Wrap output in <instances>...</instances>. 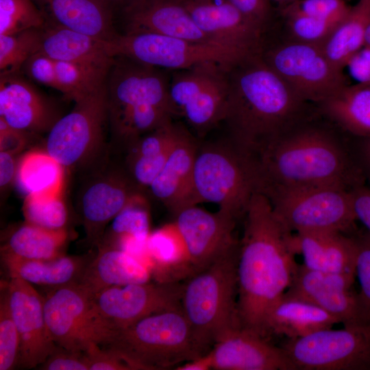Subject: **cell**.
Wrapping results in <instances>:
<instances>
[{"mask_svg":"<svg viewBox=\"0 0 370 370\" xmlns=\"http://www.w3.org/2000/svg\"><path fill=\"white\" fill-rule=\"evenodd\" d=\"M108 4H109L114 12H117L123 5H125L130 0H103Z\"/></svg>","mask_w":370,"mask_h":370,"instance_id":"obj_56","label":"cell"},{"mask_svg":"<svg viewBox=\"0 0 370 370\" xmlns=\"http://www.w3.org/2000/svg\"><path fill=\"white\" fill-rule=\"evenodd\" d=\"M260 55L307 103L319 104L347 85L342 69L330 61L321 45L293 40L261 47Z\"/></svg>","mask_w":370,"mask_h":370,"instance_id":"obj_12","label":"cell"},{"mask_svg":"<svg viewBox=\"0 0 370 370\" xmlns=\"http://www.w3.org/2000/svg\"><path fill=\"white\" fill-rule=\"evenodd\" d=\"M244 217L236 267L238 321L241 328L268 338V313L291 286L299 266L295 237L261 193L253 195Z\"/></svg>","mask_w":370,"mask_h":370,"instance_id":"obj_1","label":"cell"},{"mask_svg":"<svg viewBox=\"0 0 370 370\" xmlns=\"http://www.w3.org/2000/svg\"><path fill=\"white\" fill-rule=\"evenodd\" d=\"M53 61L57 90L75 102L103 85L110 70L79 63Z\"/></svg>","mask_w":370,"mask_h":370,"instance_id":"obj_37","label":"cell"},{"mask_svg":"<svg viewBox=\"0 0 370 370\" xmlns=\"http://www.w3.org/2000/svg\"><path fill=\"white\" fill-rule=\"evenodd\" d=\"M262 194L277 219L293 233L337 231L354 235L359 231L350 189L323 186Z\"/></svg>","mask_w":370,"mask_h":370,"instance_id":"obj_8","label":"cell"},{"mask_svg":"<svg viewBox=\"0 0 370 370\" xmlns=\"http://www.w3.org/2000/svg\"><path fill=\"white\" fill-rule=\"evenodd\" d=\"M232 65L209 61L170 72L169 93L176 116L184 120L195 136L204 137L221 125Z\"/></svg>","mask_w":370,"mask_h":370,"instance_id":"obj_9","label":"cell"},{"mask_svg":"<svg viewBox=\"0 0 370 370\" xmlns=\"http://www.w3.org/2000/svg\"><path fill=\"white\" fill-rule=\"evenodd\" d=\"M41 28L0 35V75L19 73L27 60L38 51Z\"/></svg>","mask_w":370,"mask_h":370,"instance_id":"obj_39","label":"cell"},{"mask_svg":"<svg viewBox=\"0 0 370 370\" xmlns=\"http://www.w3.org/2000/svg\"><path fill=\"white\" fill-rule=\"evenodd\" d=\"M338 323L336 318L314 304L284 294L269 310L265 328L268 337L276 334L294 339Z\"/></svg>","mask_w":370,"mask_h":370,"instance_id":"obj_31","label":"cell"},{"mask_svg":"<svg viewBox=\"0 0 370 370\" xmlns=\"http://www.w3.org/2000/svg\"><path fill=\"white\" fill-rule=\"evenodd\" d=\"M44 312L52 340L67 350L84 353L93 345L107 346L119 331L77 283L53 288L45 297Z\"/></svg>","mask_w":370,"mask_h":370,"instance_id":"obj_10","label":"cell"},{"mask_svg":"<svg viewBox=\"0 0 370 370\" xmlns=\"http://www.w3.org/2000/svg\"><path fill=\"white\" fill-rule=\"evenodd\" d=\"M15 173V164L13 154L0 151V185L4 188L12 180Z\"/></svg>","mask_w":370,"mask_h":370,"instance_id":"obj_54","label":"cell"},{"mask_svg":"<svg viewBox=\"0 0 370 370\" xmlns=\"http://www.w3.org/2000/svg\"><path fill=\"white\" fill-rule=\"evenodd\" d=\"M0 118L27 133L50 130L58 119L49 99L19 73L0 75Z\"/></svg>","mask_w":370,"mask_h":370,"instance_id":"obj_23","label":"cell"},{"mask_svg":"<svg viewBox=\"0 0 370 370\" xmlns=\"http://www.w3.org/2000/svg\"><path fill=\"white\" fill-rule=\"evenodd\" d=\"M345 67L358 84L370 85V47H362L350 58Z\"/></svg>","mask_w":370,"mask_h":370,"instance_id":"obj_51","label":"cell"},{"mask_svg":"<svg viewBox=\"0 0 370 370\" xmlns=\"http://www.w3.org/2000/svg\"><path fill=\"white\" fill-rule=\"evenodd\" d=\"M198 28L214 42L260 52L266 30L229 0H179Z\"/></svg>","mask_w":370,"mask_h":370,"instance_id":"obj_19","label":"cell"},{"mask_svg":"<svg viewBox=\"0 0 370 370\" xmlns=\"http://www.w3.org/2000/svg\"><path fill=\"white\" fill-rule=\"evenodd\" d=\"M354 235L337 231L295 233L297 252L303 257L302 264L311 270L355 275Z\"/></svg>","mask_w":370,"mask_h":370,"instance_id":"obj_27","label":"cell"},{"mask_svg":"<svg viewBox=\"0 0 370 370\" xmlns=\"http://www.w3.org/2000/svg\"><path fill=\"white\" fill-rule=\"evenodd\" d=\"M281 347L293 370H370V324L322 330Z\"/></svg>","mask_w":370,"mask_h":370,"instance_id":"obj_13","label":"cell"},{"mask_svg":"<svg viewBox=\"0 0 370 370\" xmlns=\"http://www.w3.org/2000/svg\"><path fill=\"white\" fill-rule=\"evenodd\" d=\"M23 69L29 79L57 90L55 64L52 59L36 53L27 60Z\"/></svg>","mask_w":370,"mask_h":370,"instance_id":"obj_47","label":"cell"},{"mask_svg":"<svg viewBox=\"0 0 370 370\" xmlns=\"http://www.w3.org/2000/svg\"><path fill=\"white\" fill-rule=\"evenodd\" d=\"M68 237L65 227L52 230L25 222L10 234L1 254L23 259H53L64 255Z\"/></svg>","mask_w":370,"mask_h":370,"instance_id":"obj_35","label":"cell"},{"mask_svg":"<svg viewBox=\"0 0 370 370\" xmlns=\"http://www.w3.org/2000/svg\"><path fill=\"white\" fill-rule=\"evenodd\" d=\"M89 370H134L117 352L99 345H93L84 352Z\"/></svg>","mask_w":370,"mask_h":370,"instance_id":"obj_46","label":"cell"},{"mask_svg":"<svg viewBox=\"0 0 370 370\" xmlns=\"http://www.w3.org/2000/svg\"><path fill=\"white\" fill-rule=\"evenodd\" d=\"M356 257L355 277L359 284V295L370 323V234L358 231L355 235Z\"/></svg>","mask_w":370,"mask_h":370,"instance_id":"obj_45","label":"cell"},{"mask_svg":"<svg viewBox=\"0 0 370 370\" xmlns=\"http://www.w3.org/2000/svg\"><path fill=\"white\" fill-rule=\"evenodd\" d=\"M260 191L364 184L354 149L330 129L306 120L278 136L254 157Z\"/></svg>","mask_w":370,"mask_h":370,"instance_id":"obj_3","label":"cell"},{"mask_svg":"<svg viewBox=\"0 0 370 370\" xmlns=\"http://www.w3.org/2000/svg\"><path fill=\"white\" fill-rule=\"evenodd\" d=\"M284 16L293 40L321 46L338 24L300 14Z\"/></svg>","mask_w":370,"mask_h":370,"instance_id":"obj_43","label":"cell"},{"mask_svg":"<svg viewBox=\"0 0 370 370\" xmlns=\"http://www.w3.org/2000/svg\"><path fill=\"white\" fill-rule=\"evenodd\" d=\"M225 136L255 157L270 142L306 119L307 102L263 60L260 52L229 69Z\"/></svg>","mask_w":370,"mask_h":370,"instance_id":"obj_2","label":"cell"},{"mask_svg":"<svg viewBox=\"0 0 370 370\" xmlns=\"http://www.w3.org/2000/svg\"><path fill=\"white\" fill-rule=\"evenodd\" d=\"M186 127L174 119L144 134L128 146L131 180L149 188L158 175Z\"/></svg>","mask_w":370,"mask_h":370,"instance_id":"obj_28","label":"cell"},{"mask_svg":"<svg viewBox=\"0 0 370 370\" xmlns=\"http://www.w3.org/2000/svg\"><path fill=\"white\" fill-rule=\"evenodd\" d=\"M10 310L19 336L18 366H40L57 349L45 321L44 299L32 284L12 276L7 282Z\"/></svg>","mask_w":370,"mask_h":370,"instance_id":"obj_18","label":"cell"},{"mask_svg":"<svg viewBox=\"0 0 370 370\" xmlns=\"http://www.w3.org/2000/svg\"><path fill=\"white\" fill-rule=\"evenodd\" d=\"M46 18L33 0H0V35L41 28Z\"/></svg>","mask_w":370,"mask_h":370,"instance_id":"obj_41","label":"cell"},{"mask_svg":"<svg viewBox=\"0 0 370 370\" xmlns=\"http://www.w3.org/2000/svg\"><path fill=\"white\" fill-rule=\"evenodd\" d=\"M266 31L271 17L270 0H229Z\"/></svg>","mask_w":370,"mask_h":370,"instance_id":"obj_49","label":"cell"},{"mask_svg":"<svg viewBox=\"0 0 370 370\" xmlns=\"http://www.w3.org/2000/svg\"><path fill=\"white\" fill-rule=\"evenodd\" d=\"M146 249L148 267L156 282H181L195 274L185 241L175 221L150 232Z\"/></svg>","mask_w":370,"mask_h":370,"instance_id":"obj_30","label":"cell"},{"mask_svg":"<svg viewBox=\"0 0 370 370\" xmlns=\"http://www.w3.org/2000/svg\"><path fill=\"white\" fill-rule=\"evenodd\" d=\"M351 195L356 220L370 234V186L364 184L355 186Z\"/></svg>","mask_w":370,"mask_h":370,"instance_id":"obj_50","label":"cell"},{"mask_svg":"<svg viewBox=\"0 0 370 370\" xmlns=\"http://www.w3.org/2000/svg\"><path fill=\"white\" fill-rule=\"evenodd\" d=\"M46 22L105 40L116 36L114 10L103 0H33Z\"/></svg>","mask_w":370,"mask_h":370,"instance_id":"obj_25","label":"cell"},{"mask_svg":"<svg viewBox=\"0 0 370 370\" xmlns=\"http://www.w3.org/2000/svg\"><path fill=\"white\" fill-rule=\"evenodd\" d=\"M365 46L370 47V21L367 28Z\"/></svg>","mask_w":370,"mask_h":370,"instance_id":"obj_57","label":"cell"},{"mask_svg":"<svg viewBox=\"0 0 370 370\" xmlns=\"http://www.w3.org/2000/svg\"><path fill=\"white\" fill-rule=\"evenodd\" d=\"M39 367L43 370H89L84 353L67 350L60 346Z\"/></svg>","mask_w":370,"mask_h":370,"instance_id":"obj_48","label":"cell"},{"mask_svg":"<svg viewBox=\"0 0 370 370\" xmlns=\"http://www.w3.org/2000/svg\"><path fill=\"white\" fill-rule=\"evenodd\" d=\"M112 57L124 56L143 64L173 71L209 61L234 64L256 53L215 42H199L155 34L119 33L105 40Z\"/></svg>","mask_w":370,"mask_h":370,"instance_id":"obj_11","label":"cell"},{"mask_svg":"<svg viewBox=\"0 0 370 370\" xmlns=\"http://www.w3.org/2000/svg\"><path fill=\"white\" fill-rule=\"evenodd\" d=\"M194 186L199 204H215L236 219L244 217L253 195L260 190L256 160L225 136L199 142Z\"/></svg>","mask_w":370,"mask_h":370,"instance_id":"obj_6","label":"cell"},{"mask_svg":"<svg viewBox=\"0 0 370 370\" xmlns=\"http://www.w3.org/2000/svg\"><path fill=\"white\" fill-rule=\"evenodd\" d=\"M19 336L10 307L7 282L1 285L0 297V370L18 366Z\"/></svg>","mask_w":370,"mask_h":370,"instance_id":"obj_42","label":"cell"},{"mask_svg":"<svg viewBox=\"0 0 370 370\" xmlns=\"http://www.w3.org/2000/svg\"><path fill=\"white\" fill-rule=\"evenodd\" d=\"M272 1L282 5V6L283 5L285 6L297 0H272Z\"/></svg>","mask_w":370,"mask_h":370,"instance_id":"obj_58","label":"cell"},{"mask_svg":"<svg viewBox=\"0 0 370 370\" xmlns=\"http://www.w3.org/2000/svg\"><path fill=\"white\" fill-rule=\"evenodd\" d=\"M1 254L10 277L53 288L77 283L91 259L64 255L50 260H31Z\"/></svg>","mask_w":370,"mask_h":370,"instance_id":"obj_32","label":"cell"},{"mask_svg":"<svg viewBox=\"0 0 370 370\" xmlns=\"http://www.w3.org/2000/svg\"><path fill=\"white\" fill-rule=\"evenodd\" d=\"M20 187L27 194L62 193L64 167L47 151L27 152L16 168Z\"/></svg>","mask_w":370,"mask_h":370,"instance_id":"obj_36","label":"cell"},{"mask_svg":"<svg viewBox=\"0 0 370 370\" xmlns=\"http://www.w3.org/2000/svg\"><path fill=\"white\" fill-rule=\"evenodd\" d=\"M239 245L183 283L181 308L205 353L227 332L241 327L237 311Z\"/></svg>","mask_w":370,"mask_h":370,"instance_id":"obj_5","label":"cell"},{"mask_svg":"<svg viewBox=\"0 0 370 370\" xmlns=\"http://www.w3.org/2000/svg\"><path fill=\"white\" fill-rule=\"evenodd\" d=\"M350 8L346 0H297L284 6L282 14H300L338 23Z\"/></svg>","mask_w":370,"mask_h":370,"instance_id":"obj_44","label":"cell"},{"mask_svg":"<svg viewBox=\"0 0 370 370\" xmlns=\"http://www.w3.org/2000/svg\"><path fill=\"white\" fill-rule=\"evenodd\" d=\"M176 370H209L212 369V358L210 351L195 359L177 366Z\"/></svg>","mask_w":370,"mask_h":370,"instance_id":"obj_55","label":"cell"},{"mask_svg":"<svg viewBox=\"0 0 370 370\" xmlns=\"http://www.w3.org/2000/svg\"><path fill=\"white\" fill-rule=\"evenodd\" d=\"M108 121L106 82L75 102L49 130L46 151L64 168L87 160L100 145Z\"/></svg>","mask_w":370,"mask_h":370,"instance_id":"obj_14","label":"cell"},{"mask_svg":"<svg viewBox=\"0 0 370 370\" xmlns=\"http://www.w3.org/2000/svg\"><path fill=\"white\" fill-rule=\"evenodd\" d=\"M22 210L25 222L48 229L64 228L68 219L62 193L27 194Z\"/></svg>","mask_w":370,"mask_h":370,"instance_id":"obj_38","label":"cell"},{"mask_svg":"<svg viewBox=\"0 0 370 370\" xmlns=\"http://www.w3.org/2000/svg\"><path fill=\"white\" fill-rule=\"evenodd\" d=\"M118 11L123 29L120 34H155L215 42L198 28L179 0H130Z\"/></svg>","mask_w":370,"mask_h":370,"instance_id":"obj_20","label":"cell"},{"mask_svg":"<svg viewBox=\"0 0 370 370\" xmlns=\"http://www.w3.org/2000/svg\"><path fill=\"white\" fill-rule=\"evenodd\" d=\"M236 221L220 210L210 212L197 205L175 215L174 221L185 241L195 274L239 245L234 235Z\"/></svg>","mask_w":370,"mask_h":370,"instance_id":"obj_17","label":"cell"},{"mask_svg":"<svg viewBox=\"0 0 370 370\" xmlns=\"http://www.w3.org/2000/svg\"><path fill=\"white\" fill-rule=\"evenodd\" d=\"M170 72L114 56L106 81L108 122L127 147L176 116L169 93Z\"/></svg>","mask_w":370,"mask_h":370,"instance_id":"obj_4","label":"cell"},{"mask_svg":"<svg viewBox=\"0 0 370 370\" xmlns=\"http://www.w3.org/2000/svg\"><path fill=\"white\" fill-rule=\"evenodd\" d=\"M135 185L132 180L116 175L97 180L86 188L80 208L90 245L100 244L106 225L139 192Z\"/></svg>","mask_w":370,"mask_h":370,"instance_id":"obj_24","label":"cell"},{"mask_svg":"<svg viewBox=\"0 0 370 370\" xmlns=\"http://www.w3.org/2000/svg\"><path fill=\"white\" fill-rule=\"evenodd\" d=\"M355 280L354 275L311 270L301 264L284 294L314 304L343 326L370 324Z\"/></svg>","mask_w":370,"mask_h":370,"instance_id":"obj_15","label":"cell"},{"mask_svg":"<svg viewBox=\"0 0 370 370\" xmlns=\"http://www.w3.org/2000/svg\"><path fill=\"white\" fill-rule=\"evenodd\" d=\"M37 53L56 61L79 63L108 70L114 58L107 52L105 40L48 22L41 28Z\"/></svg>","mask_w":370,"mask_h":370,"instance_id":"obj_29","label":"cell"},{"mask_svg":"<svg viewBox=\"0 0 370 370\" xmlns=\"http://www.w3.org/2000/svg\"><path fill=\"white\" fill-rule=\"evenodd\" d=\"M145 198L137 193L112 219L110 231L114 239L131 237L146 242L150 234V214Z\"/></svg>","mask_w":370,"mask_h":370,"instance_id":"obj_40","label":"cell"},{"mask_svg":"<svg viewBox=\"0 0 370 370\" xmlns=\"http://www.w3.org/2000/svg\"><path fill=\"white\" fill-rule=\"evenodd\" d=\"M354 152L365 179L370 184V136L360 138Z\"/></svg>","mask_w":370,"mask_h":370,"instance_id":"obj_53","label":"cell"},{"mask_svg":"<svg viewBox=\"0 0 370 370\" xmlns=\"http://www.w3.org/2000/svg\"><path fill=\"white\" fill-rule=\"evenodd\" d=\"M108 347L134 370L169 369L205 353L182 308L147 316L119 331Z\"/></svg>","mask_w":370,"mask_h":370,"instance_id":"obj_7","label":"cell"},{"mask_svg":"<svg viewBox=\"0 0 370 370\" xmlns=\"http://www.w3.org/2000/svg\"><path fill=\"white\" fill-rule=\"evenodd\" d=\"M27 134L10 127L0 118V151H8L14 155L25 145Z\"/></svg>","mask_w":370,"mask_h":370,"instance_id":"obj_52","label":"cell"},{"mask_svg":"<svg viewBox=\"0 0 370 370\" xmlns=\"http://www.w3.org/2000/svg\"><path fill=\"white\" fill-rule=\"evenodd\" d=\"M199 141L186 127L164 166L149 188L174 216L199 204L194 186V167Z\"/></svg>","mask_w":370,"mask_h":370,"instance_id":"obj_22","label":"cell"},{"mask_svg":"<svg viewBox=\"0 0 370 370\" xmlns=\"http://www.w3.org/2000/svg\"><path fill=\"white\" fill-rule=\"evenodd\" d=\"M369 21L370 0H358L322 44L325 53L338 68L343 70L350 58L365 46Z\"/></svg>","mask_w":370,"mask_h":370,"instance_id":"obj_34","label":"cell"},{"mask_svg":"<svg viewBox=\"0 0 370 370\" xmlns=\"http://www.w3.org/2000/svg\"><path fill=\"white\" fill-rule=\"evenodd\" d=\"M183 283L144 282L108 288L93 299L119 330L160 312L181 308Z\"/></svg>","mask_w":370,"mask_h":370,"instance_id":"obj_16","label":"cell"},{"mask_svg":"<svg viewBox=\"0 0 370 370\" xmlns=\"http://www.w3.org/2000/svg\"><path fill=\"white\" fill-rule=\"evenodd\" d=\"M321 113L344 132L370 136V85H345L318 104Z\"/></svg>","mask_w":370,"mask_h":370,"instance_id":"obj_33","label":"cell"},{"mask_svg":"<svg viewBox=\"0 0 370 370\" xmlns=\"http://www.w3.org/2000/svg\"><path fill=\"white\" fill-rule=\"evenodd\" d=\"M98 247L77 282L92 297L112 286L150 282L151 271L140 259L115 246Z\"/></svg>","mask_w":370,"mask_h":370,"instance_id":"obj_26","label":"cell"},{"mask_svg":"<svg viewBox=\"0 0 370 370\" xmlns=\"http://www.w3.org/2000/svg\"><path fill=\"white\" fill-rule=\"evenodd\" d=\"M210 352L215 370H293L282 347L241 327L224 335Z\"/></svg>","mask_w":370,"mask_h":370,"instance_id":"obj_21","label":"cell"}]
</instances>
